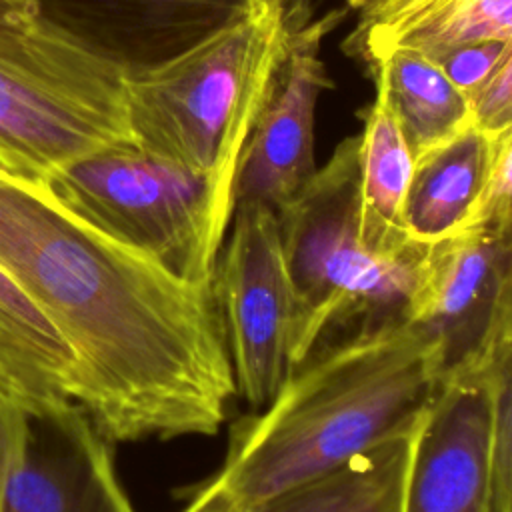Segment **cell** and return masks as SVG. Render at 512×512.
I'll list each match as a JSON object with an SVG mask.
<instances>
[{
    "label": "cell",
    "instance_id": "obj_1",
    "mask_svg": "<svg viewBox=\"0 0 512 512\" xmlns=\"http://www.w3.org/2000/svg\"><path fill=\"white\" fill-rule=\"evenodd\" d=\"M0 266L76 358L74 402L110 442L212 436L238 396L212 286L104 236L0 170Z\"/></svg>",
    "mask_w": 512,
    "mask_h": 512
},
{
    "label": "cell",
    "instance_id": "obj_2",
    "mask_svg": "<svg viewBox=\"0 0 512 512\" xmlns=\"http://www.w3.org/2000/svg\"><path fill=\"white\" fill-rule=\"evenodd\" d=\"M446 374L444 346L406 316L314 348L274 398L238 418L212 482L238 506L296 488L414 424Z\"/></svg>",
    "mask_w": 512,
    "mask_h": 512
},
{
    "label": "cell",
    "instance_id": "obj_3",
    "mask_svg": "<svg viewBox=\"0 0 512 512\" xmlns=\"http://www.w3.org/2000/svg\"><path fill=\"white\" fill-rule=\"evenodd\" d=\"M280 0L126 80L130 138L184 170L236 184L242 152L288 42Z\"/></svg>",
    "mask_w": 512,
    "mask_h": 512
},
{
    "label": "cell",
    "instance_id": "obj_4",
    "mask_svg": "<svg viewBox=\"0 0 512 512\" xmlns=\"http://www.w3.org/2000/svg\"><path fill=\"white\" fill-rule=\"evenodd\" d=\"M276 214L296 294L292 368L340 326L406 316L426 244L404 256H382L366 244L360 134L344 138Z\"/></svg>",
    "mask_w": 512,
    "mask_h": 512
},
{
    "label": "cell",
    "instance_id": "obj_5",
    "mask_svg": "<svg viewBox=\"0 0 512 512\" xmlns=\"http://www.w3.org/2000/svg\"><path fill=\"white\" fill-rule=\"evenodd\" d=\"M126 80L36 12L0 18V170L44 186L76 158L132 140Z\"/></svg>",
    "mask_w": 512,
    "mask_h": 512
},
{
    "label": "cell",
    "instance_id": "obj_6",
    "mask_svg": "<svg viewBox=\"0 0 512 512\" xmlns=\"http://www.w3.org/2000/svg\"><path fill=\"white\" fill-rule=\"evenodd\" d=\"M44 186L114 242L190 284L212 286L234 214V184L120 140L62 166Z\"/></svg>",
    "mask_w": 512,
    "mask_h": 512
},
{
    "label": "cell",
    "instance_id": "obj_7",
    "mask_svg": "<svg viewBox=\"0 0 512 512\" xmlns=\"http://www.w3.org/2000/svg\"><path fill=\"white\" fill-rule=\"evenodd\" d=\"M228 230L212 292L236 390L258 410L274 398L292 370L296 294L276 210L236 204Z\"/></svg>",
    "mask_w": 512,
    "mask_h": 512
},
{
    "label": "cell",
    "instance_id": "obj_8",
    "mask_svg": "<svg viewBox=\"0 0 512 512\" xmlns=\"http://www.w3.org/2000/svg\"><path fill=\"white\" fill-rule=\"evenodd\" d=\"M0 512H136L110 442L76 404L30 414L0 400Z\"/></svg>",
    "mask_w": 512,
    "mask_h": 512
},
{
    "label": "cell",
    "instance_id": "obj_9",
    "mask_svg": "<svg viewBox=\"0 0 512 512\" xmlns=\"http://www.w3.org/2000/svg\"><path fill=\"white\" fill-rule=\"evenodd\" d=\"M344 16L346 10L338 8L288 34L274 84L240 158L234 206L264 204L278 212L318 170L316 108L332 84L322 42Z\"/></svg>",
    "mask_w": 512,
    "mask_h": 512
},
{
    "label": "cell",
    "instance_id": "obj_10",
    "mask_svg": "<svg viewBox=\"0 0 512 512\" xmlns=\"http://www.w3.org/2000/svg\"><path fill=\"white\" fill-rule=\"evenodd\" d=\"M490 364L444 374L428 402L404 492V512H492Z\"/></svg>",
    "mask_w": 512,
    "mask_h": 512
},
{
    "label": "cell",
    "instance_id": "obj_11",
    "mask_svg": "<svg viewBox=\"0 0 512 512\" xmlns=\"http://www.w3.org/2000/svg\"><path fill=\"white\" fill-rule=\"evenodd\" d=\"M36 14L126 78L260 14L270 0H32Z\"/></svg>",
    "mask_w": 512,
    "mask_h": 512
},
{
    "label": "cell",
    "instance_id": "obj_12",
    "mask_svg": "<svg viewBox=\"0 0 512 512\" xmlns=\"http://www.w3.org/2000/svg\"><path fill=\"white\" fill-rule=\"evenodd\" d=\"M494 298L496 244L470 226L424 246L406 316L438 336L450 372L478 360Z\"/></svg>",
    "mask_w": 512,
    "mask_h": 512
},
{
    "label": "cell",
    "instance_id": "obj_13",
    "mask_svg": "<svg viewBox=\"0 0 512 512\" xmlns=\"http://www.w3.org/2000/svg\"><path fill=\"white\" fill-rule=\"evenodd\" d=\"M76 358L52 322L0 266V400L30 414L74 402Z\"/></svg>",
    "mask_w": 512,
    "mask_h": 512
},
{
    "label": "cell",
    "instance_id": "obj_14",
    "mask_svg": "<svg viewBox=\"0 0 512 512\" xmlns=\"http://www.w3.org/2000/svg\"><path fill=\"white\" fill-rule=\"evenodd\" d=\"M492 164L494 140L476 126L416 158L404 212L410 238L428 244L470 228Z\"/></svg>",
    "mask_w": 512,
    "mask_h": 512
},
{
    "label": "cell",
    "instance_id": "obj_15",
    "mask_svg": "<svg viewBox=\"0 0 512 512\" xmlns=\"http://www.w3.org/2000/svg\"><path fill=\"white\" fill-rule=\"evenodd\" d=\"M364 64L414 160L472 126L468 96L428 54L396 44L374 52Z\"/></svg>",
    "mask_w": 512,
    "mask_h": 512
},
{
    "label": "cell",
    "instance_id": "obj_16",
    "mask_svg": "<svg viewBox=\"0 0 512 512\" xmlns=\"http://www.w3.org/2000/svg\"><path fill=\"white\" fill-rule=\"evenodd\" d=\"M424 414V412H422ZM422 416L342 466L238 512H404L408 470Z\"/></svg>",
    "mask_w": 512,
    "mask_h": 512
},
{
    "label": "cell",
    "instance_id": "obj_17",
    "mask_svg": "<svg viewBox=\"0 0 512 512\" xmlns=\"http://www.w3.org/2000/svg\"><path fill=\"white\" fill-rule=\"evenodd\" d=\"M414 156L406 138L380 96L364 112L360 132V194L362 232L376 254L404 256L414 242L406 228V196L412 180Z\"/></svg>",
    "mask_w": 512,
    "mask_h": 512
},
{
    "label": "cell",
    "instance_id": "obj_18",
    "mask_svg": "<svg viewBox=\"0 0 512 512\" xmlns=\"http://www.w3.org/2000/svg\"><path fill=\"white\" fill-rule=\"evenodd\" d=\"M492 140V176L472 226L486 228L496 244V298L476 364L512 346V126Z\"/></svg>",
    "mask_w": 512,
    "mask_h": 512
},
{
    "label": "cell",
    "instance_id": "obj_19",
    "mask_svg": "<svg viewBox=\"0 0 512 512\" xmlns=\"http://www.w3.org/2000/svg\"><path fill=\"white\" fill-rule=\"evenodd\" d=\"M512 44V0H450L370 44L358 58L364 62L388 46H410L424 54L476 42Z\"/></svg>",
    "mask_w": 512,
    "mask_h": 512
},
{
    "label": "cell",
    "instance_id": "obj_20",
    "mask_svg": "<svg viewBox=\"0 0 512 512\" xmlns=\"http://www.w3.org/2000/svg\"><path fill=\"white\" fill-rule=\"evenodd\" d=\"M492 512H512V346L492 356Z\"/></svg>",
    "mask_w": 512,
    "mask_h": 512
},
{
    "label": "cell",
    "instance_id": "obj_21",
    "mask_svg": "<svg viewBox=\"0 0 512 512\" xmlns=\"http://www.w3.org/2000/svg\"><path fill=\"white\" fill-rule=\"evenodd\" d=\"M512 44L508 42H476L446 48L428 54L448 76V80L468 96V100L484 86L494 74L498 64L504 60Z\"/></svg>",
    "mask_w": 512,
    "mask_h": 512
},
{
    "label": "cell",
    "instance_id": "obj_22",
    "mask_svg": "<svg viewBox=\"0 0 512 512\" xmlns=\"http://www.w3.org/2000/svg\"><path fill=\"white\" fill-rule=\"evenodd\" d=\"M446 2L450 0H372L360 10V20L344 42V50L358 58L382 36L418 16L444 6Z\"/></svg>",
    "mask_w": 512,
    "mask_h": 512
},
{
    "label": "cell",
    "instance_id": "obj_23",
    "mask_svg": "<svg viewBox=\"0 0 512 512\" xmlns=\"http://www.w3.org/2000/svg\"><path fill=\"white\" fill-rule=\"evenodd\" d=\"M472 126L496 138L512 126V46L484 86L470 98Z\"/></svg>",
    "mask_w": 512,
    "mask_h": 512
},
{
    "label": "cell",
    "instance_id": "obj_24",
    "mask_svg": "<svg viewBox=\"0 0 512 512\" xmlns=\"http://www.w3.org/2000/svg\"><path fill=\"white\" fill-rule=\"evenodd\" d=\"M182 512H238L236 504L212 482L204 480L200 486L190 490L188 502Z\"/></svg>",
    "mask_w": 512,
    "mask_h": 512
},
{
    "label": "cell",
    "instance_id": "obj_25",
    "mask_svg": "<svg viewBox=\"0 0 512 512\" xmlns=\"http://www.w3.org/2000/svg\"><path fill=\"white\" fill-rule=\"evenodd\" d=\"M280 4H282L290 32L298 30L310 22L312 0H280Z\"/></svg>",
    "mask_w": 512,
    "mask_h": 512
},
{
    "label": "cell",
    "instance_id": "obj_26",
    "mask_svg": "<svg viewBox=\"0 0 512 512\" xmlns=\"http://www.w3.org/2000/svg\"><path fill=\"white\" fill-rule=\"evenodd\" d=\"M34 12H36V8H34L32 0H0V18L28 16Z\"/></svg>",
    "mask_w": 512,
    "mask_h": 512
}]
</instances>
